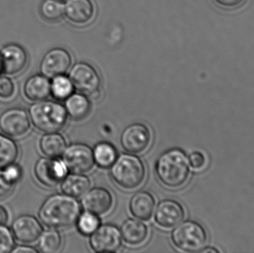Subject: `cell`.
Returning <instances> with one entry per match:
<instances>
[{
	"mask_svg": "<svg viewBox=\"0 0 254 253\" xmlns=\"http://www.w3.org/2000/svg\"><path fill=\"white\" fill-rule=\"evenodd\" d=\"M190 166L195 170H201L206 166L205 156L203 153L200 152H194L190 155L189 159Z\"/></svg>",
	"mask_w": 254,
	"mask_h": 253,
	"instance_id": "33",
	"label": "cell"
},
{
	"mask_svg": "<svg viewBox=\"0 0 254 253\" xmlns=\"http://www.w3.org/2000/svg\"><path fill=\"white\" fill-rule=\"evenodd\" d=\"M95 6L91 0H67L65 15L67 19L75 25L89 23L95 16Z\"/></svg>",
	"mask_w": 254,
	"mask_h": 253,
	"instance_id": "17",
	"label": "cell"
},
{
	"mask_svg": "<svg viewBox=\"0 0 254 253\" xmlns=\"http://www.w3.org/2000/svg\"><path fill=\"white\" fill-rule=\"evenodd\" d=\"M63 158L67 169L77 174L89 172L95 162L92 149L82 144H72L65 149Z\"/></svg>",
	"mask_w": 254,
	"mask_h": 253,
	"instance_id": "7",
	"label": "cell"
},
{
	"mask_svg": "<svg viewBox=\"0 0 254 253\" xmlns=\"http://www.w3.org/2000/svg\"><path fill=\"white\" fill-rule=\"evenodd\" d=\"M29 117L36 129L45 133L61 131L66 124L68 114L65 107L55 101H42L29 108Z\"/></svg>",
	"mask_w": 254,
	"mask_h": 253,
	"instance_id": "3",
	"label": "cell"
},
{
	"mask_svg": "<svg viewBox=\"0 0 254 253\" xmlns=\"http://www.w3.org/2000/svg\"><path fill=\"white\" fill-rule=\"evenodd\" d=\"M90 180L82 174L73 173L64 178L61 185L63 193L74 199L84 196L90 188Z\"/></svg>",
	"mask_w": 254,
	"mask_h": 253,
	"instance_id": "21",
	"label": "cell"
},
{
	"mask_svg": "<svg viewBox=\"0 0 254 253\" xmlns=\"http://www.w3.org/2000/svg\"><path fill=\"white\" fill-rule=\"evenodd\" d=\"M81 203L86 212L101 216L108 213L113 207V197L109 190L97 187L84 195Z\"/></svg>",
	"mask_w": 254,
	"mask_h": 253,
	"instance_id": "15",
	"label": "cell"
},
{
	"mask_svg": "<svg viewBox=\"0 0 254 253\" xmlns=\"http://www.w3.org/2000/svg\"><path fill=\"white\" fill-rule=\"evenodd\" d=\"M0 73H1V68H0Z\"/></svg>",
	"mask_w": 254,
	"mask_h": 253,
	"instance_id": "40",
	"label": "cell"
},
{
	"mask_svg": "<svg viewBox=\"0 0 254 253\" xmlns=\"http://www.w3.org/2000/svg\"><path fill=\"white\" fill-rule=\"evenodd\" d=\"M24 95L29 101H45L51 95V82L43 74H36L28 79L24 85Z\"/></svg>",
	"mask_w": 254,
	"mask_h": 253,
	"instance_id": "18",
	"label": "cell"
},
{
	"mask_svg": "<svg viewBox=\"0 0 254 253\" xmlns=\"http://www.w3.org/2000/svg\"><path fill=\"white\" fill-rule=\"evenodd\" d=\"M122 245L121 230L112 224L98 227L90 238L91 248L96 253L117 252Z\"/></svg>",
	"mask_w": 254,
	"mask_h": 253,
	"instance_id": "10",
	"label": "cell"
},
{
	"mask_svg": "<svg viewBox=\"0 0 254 253\" xmlns=\"http://www.w3.org/2000/svg\"><path fill=\"white\" fill-rule=\"evenodd\" d=\"M176 227L172 234V240L178 249L188 253L200 252L204 250L207 236L202 226L198 223L188 221Z\"/></svg>",
	"mask_w": 254,
	"mask_h": 253,
	"instance_id": "5",
	"label": "cell"
},
{
	"mask_svg": "<svg viewBox=\"0 0 254 253\" xmlns=\"http://www.w3.org/2000/svg\"><path fill=\"white\" fill-rule=\"evenodd\" d=\"M74 91V86L71 83L69 77L64 75L57 76L52 78L51 83V94L53 95L56 99H67Z\"/></svg>",
	"mask_w": 254,
	"mask_h": 253,
	"instance_id": "27",
	"label": "cell"
},
{
	"mask_svg": "<svg viewBox=\"0 0 254 253\" xmlns=\"http://www.w3.org/2000/svg\"><path fill=\"white\" fill-rule=\"evenodd\" d=\"M40 148L48 157L58 158L64 154L66 148V142L65 138L60 134L46 133L40 139Z\"/></svg>",
	"mask_w": 254,
	"mask_h": 253,
	"instance_id": "23",
	"label": "cell"
},
{
	"mask_svg": "<svg viewBox=\"0 0 254 253\" xmlns=\"http://www.w3.org/2000/svg\"><path fill=\"white\" fill-rule=\"evenodd\" d=\"M221 8L225 10H236L240 8L247 0H213Z\"/></svg>",
	"mask_w": 254,
	"mask_h": 253,
	"instance_id": "34",
	"label": "cell"
},
{
	"mask_svg": "<svg viewBox=\"0 0 254 253\" xmlns=\"http://www.w3.org/2000/svg\"><path fill=\"white\" fill-rule=\"evenodd\" d=\"M155 201L147 192H138L130 201L129 209L131 215L137 219L148 221L155 209Z\"/></svg>",
	"mask_w": 254,
	"mask_h": 253,
	"instance_id": "19",
	"label": "cell"
},
{
	"mask_svg": "<svg viewBox=\"0 0 254 253\" xmlns=\"http://www.w3.org/2000/svg\"><path fill=\"white\" fill-rule=\"evenodd\" d=\"M8 212L4 206L0 205V225H5L8 221Z\"/></svg>",
	"mask_w": 254,
	"mask_h": 253,
	"instance_id": "37",
	"label": "cell"
},
{
	"mask_svg": "<svg viewBox=\"0 0 254 253\" xmlns=\"http://www.w3.org/2000/svg\"><path fill=\"white\" fill-rule=\"evenodd\" d=\"M13 184L7 181L3 173L2 169H0V199L5 197L13 190Z\"/></svg>",
	"mask_w": 254,
	"mask_h": 253,
	"instance_id": "35",
	"label": "cell"
},
{
	"mask_svg": "<svg viewBox=\"0 0 254 253\" xmlns=\"http://www.w3.org/2000/svg\"><path fill=\"white\" fill-rule=\"evenodd\" d=\"M185 216L183 206L173 200L161 202L155 212V221L163 229H173L179 225Z\"/></svg>",
	"mask_w": 254,
	"mask_h": 253,
	"instance_id": "16",
	"label": "cell"
},
{
	"mask_svg": "<svg viewBox=\"0 0 254 253\" xmlns=\"http://www.w3.org/2000/svg\"><path fill=\"white\" fill-rule=\"evenodd\" d=\"M12 253H37L38 251L33 248L27 246H18L16 248H13L12 250Z\"/></svg>",
	"mask_w": 254,
	"mask_h": 253,
	"instance_id": "36",
	"label": "cell"
},
{
	"mask_svg": "<svg viewBox=\"0 0 254 253\" xmlns=\"http://www.w3.org/2000/svg\"><path fill=\"white\" fill-rule=\"evenodd\" d=\"M40 13L46 20L57 22L65 15V5L60 0H44L40 5Z\"/></svg>",
	"mask_w": 254,
	"mask_h": 253,
	"instance_id": "28",
	"label": "cell"
},
{
	"mask_svg": "<svg viewBox=\"0 0 254 253\" xmlns=\"http://www.w3.org/2000/svg\"><path fill=\"white\" fill-rule=\"evenodd\" d=\"M30 129L29 114L22 108H9L0 115V130L10 138H22Z\"/></svg>",
	"mask_w": 254,
	"mask_h": 253,
	"instance_id": "9",
	"label": "cell"
},
{
	"mask_svg": "<svg viewBox=\"0 0 254 253\" xmlns=\"http://www.w3.org/2000/svg\"><path fill=\"white\" fill-rule=\"evenodd\" d=\"M13 237L20 243L34 244L38 241L43 233L40 221L32 215H24L18 217L11 226Z\"/></svg>",
	"mask_w": 254,
	"mask_h": 253,
	"instance_id": "14",
	"label": "cell"
},
{
	"mask_svg": "<svg viewBox=\"0 0 254 253\" xmlns=\"http://www.w3.org/2000/svg\"><path fill=\"white\" fill-rule=\"evenodd\" d=\"M100 226L99 218L90 212H85L80 215L77 219V227L82 234L89 236L92 234Z\"/></svg>",
	"mask_w": 254,
	"mask_h": 253,
	"instance_id": "29",
	"label": "cell"
},
{
	"mask_svg": "<svg viewBox=\"0 0 254 253\" xmlns=\"http://www.w3.org/2000/svg\"><path fill=\"white\" fill-rule=\"evenodd\" d=\"M151 133L147 127L141 123H133L124 130L121 144L124 150L131 154H140L149 147Z\"/></svg>",
	"mask_w": 254,
	"mask_h": 253,
	"instance_id": "12",
	"label": "cell"
},
{
	"mask_svg": "<svg viewBox=\"0 0 254 253\" xmlns=\"http://www.w3.org/2000/svg\"><path fill=\"white\" fill-rule=\"evenodd\" d=\"M145 174L143 162L133 154H122L112 166V178L119 187L126 190H134L141 185Z\"/></svg>",
	"mask_w": 254,
	"mask_h": 253,
	"instance_id": "4",
	"label": "cell"
},
{
	"mask_svg": "<svg viewBox=\"0 0 254 253\" xmlns=\"http://www.w3.org/2000/svg\"><path fill=\"white\" fill-rule=\"evenodd\" d=\"M70 80L80 93L92 97L99 94L101 80L97 70L87 62H78L71 68Z\"/></svg>",
	"mask_w": 254,
	"mask_h": 253,
	"instance_id": "6",
	"label": "cell"
},
{
	"mask_svg": "<svg viewBox=\"0 0 254 253\" xmlns=\"http://www.w3.org/2000/svg\"><path fill=\"white\" fill-rule=\"evenodd\" d=\"M66 172L64 161L52 157H41L34 166L36 178L47 188H53L62 182Z\"/></svg>",
	"mask_w": 254,
	"mask_h": 253,
	"instance_id": "8",
	"label": "cell"
},
{
	"mask_svg": "<svg viewBox=\"0 0 254 253\" xmlns=\"http://www.w3.org/2000/svg\"><path fill=\"white\" fill-rule=\"evenodd\" d=\"M15 94V85L11 79L6 76L0 77V99L8 100Z\"/></svg>",
	"mask_w": 254,
	"mask_h": 253,
	"instance_id": "31",
	"label": "cell"
},
{
	"mask_svg": "<svg viewBox=\"0 0 254 253\" xmlns=\"http://www.w3.org/2000/svg\"><path fill=\"white\" fill-rule=\"evenodd\" d=\"M121 233L127 245L138 246L147 239L149 232L146 224L138 220L131 218L124 223Z\"/></svg>",
	"mask_w": 254,
	"mask_h": 253,
	"instance_id": "20",
	"label": "cell"
},
{
	"mask_svg": "<svg viewBox=\"0 0 254 253\" xmlns=\"http://www.w3.org/2000/svg\"><path fill=\"white\" fill-rule=\"evenodd\" d=\"M60 1H65V0H60Z\"/></svg>",
	"mask_w": 254,
	"mask_h": 253,
	"instance_id": "39",
	"label": "cell"
},
{
	"mask_svg": "<svg viewBox=\"0 0 254 253\" xmlns=\"http://www.w3.org/2000/svg\"><path fill=\"white\" fill-rule=\"evenodd\" d=\"M155 172L160 182L166 187L180 188L189 178V160L182 150H168L158 157Z\"/></svg>",
	"mask_w": 254,
	"mask_h": 253,
	"instance_id": "2",
	"label": "cell"
},
{
	"mask_svg": "<svg viewBox=\"0 0 254 253\" xmlns=\"http://www.w3.org/2000/svg\"><path fill=\"white\" fill-rule=\"evenodd\" d=\"M38 241L39 250L42 253H57L62 247V236L56 230H47L43 232Z\"/></svg>",
	"mask_w": 254,
	"mask_h": 253,
	"instance_id": "26",
	"label": "cell"
},
{
	"mask_svg": "<svg viewBox=\"0 0 254 253\" xmlns=\"http://www.w3.org/2000/svg\"><path fill=\"white\" fill-rule=\"evenodd\" d=\"M203 253H219V251H217V250L215 249V248H207V249L205 250H202Z\"/></svg>",
	"mask_w": 254,
	"mask_h": 253,
	"instance_id": "38",
	"label": "cell"
},
{
	"mask_svg": "<svg viewBox=\"0 0 254 253\" xmlns=\"http://www.w3.org/2000/svg\"><path fill=\"white\" fill-rule=\"evenodd\" d=\"M28 55L23 48L19 45L10 44L0 51L1 73L7 76L20 74L26 68Z\"/></svg>",
	"mask_w": 254,
	"mask_h": 253,
	"instance_id": "13",
	"label": "cell"
},
{
	"mask_svg": "<svg viewBox=\"0 0 254 253\" xmlns=\"http://www.w3.org/2000/svg\"><path fill=\"white\" fill-rule=\"evenodd\" d=\"M14 237L5 225H0V253H11L14 248Z\"/></svg>",
	"mask_w": 254,
	"mask_h": 253,
	"instance_id": "30",
	"label": "cell"
},
{
	"mask_svg": "<svg viewBox=\"0 0 254 253\" xmlns=\"http://www.w3.org/2000/svg\"><path fill=\"white\" fill-rule=\"evenodd\" d=\"M80 212V203L74 198L56 194L45 201L39 217L43 224L51 228H67L77 222Z\"/></svg>",
	"mask_w": 254,
	"mask_h": 253,
	"instance_id": "1",
	"label": "cell"
},
{
	"mask_svg": "<svg viewBox=\"0 0 254 253\" xmlns=\"http://www.w3.org/2000/svg\"><path fill=\"white\" fill-rule=\"evenodd\" d=\"M65 109L71 119L79 121L86 118L90 113V102L83 94H71L65 101Z\"/></svg>",
	"mask_w": 254,
	"mask_h": 253,
	"instance_id": "22",
	"label": "cell"
},
{
	"mask_svg": "<svg viewBox=\"0 0 254 253\" xmlns=\"http://www.w3.org/2000/svg\"><path fill=\"white\" fill-rule=\"evenodd\" d=\"M72 58L68 51L55 48L49 51L43 56L40 63L42 74L49 79L64 75L71 68Z\"/></svg>",
	"mask_w": 254,
	"mask_h": 253,
	"instance_id": "11",
	"label": "cell"
},
{
	"mask_svg": "<svg viewBox=\"0 0 254 253\" xmlns=\"http://www.w3.org/2000/svg\"><path fill=\"white\" fill-rule=\"evenodd\" d=\"M19 155L16 143L5 135L0 134V169L12 164Z\"/></svg>",
	"mask_w": 254,
	"mask_h": 253,
	"instance_id": "24",
	"label": "cell"
},
{
	"mask_svg": "<svg viewBox=\"0 0 254 253\" xmlns=\"http://www.w3.org/2000/svg\"><path fill=\"white\" fill-rule=\"evenodd\" d=\"M1 169L7 181L13 185H15V184H16L22 177V169L20 166L16 163H12Z\"/></svg>",
	"mask_w": 254,
	"mask_h": 253,
	"instance_id": "32",
	"label": "cell"
},
{
	"mask_svg": "<svg viewBox=\"0 0 254 253\" xmlns=\"http://www.w3.org/2000/svg\"><path fill=\"white\" fill-rule=\"evenodd\" d=\"M95 161L98 166L108 168L113 166L118 157L116 148L109 143L103 142L95 147L93 152Z\"/></svg>",
	"mask_w": 254,
	"mask_h": 253,
	"instance_id": "25",
	"label": "cell"
}]
</instances>
